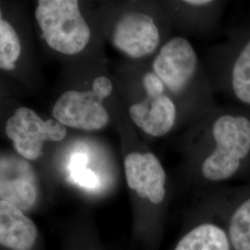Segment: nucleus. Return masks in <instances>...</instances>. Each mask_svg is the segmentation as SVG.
<instances>
[{"mask_svg": "<svg viewBox=\"0 0 250 250\" xmlns=\"http://www.w3.org/2000/svg\"><path fill=\"white\" fill-rule=\"evenodd\" d=\"M128 188L155 206H162L168 194L167 173L161 161L151 152L129 153L124 161Z\"/></svg>", "mask_w": 250, "mask_h": 250, "instance_id": "nucleus-9", "label": "nucleus"}, {"mask_svg": "<svg viewBox=\"0 0 250 250\" xmlns=\"http://www.w3.org/2000/svg\"><path fill=\"white\" fill-rule=\"evenodd\" d=\"M192 153L194 176L212 189L250 178V109L216 107L199 127Z\"/></svg>", "mask_w": 250, "mask_h": 250, "instance_id": "nucleus-1", "label": "nucleus"}, {"mask_svg": "<svg viewBox=\"0 0 250 250\" xmlns=\"http://www.w3.org/2000/svg\"><path fill=\"white\" fill-rule=\"evenodd\" d=\"M0 201H6L22 211L36 204L37 192L33 183L24 179L1 178Z\"/></svg>", "mask_w": 250, "mask_h": 250, "instance_id": "nucleus-13", "label": "nucleus"}, {"mask_svg": "<svg viewBox=\"0 0 250 250\" xmlns=\"http://www.w3.org/2000/svg\"><path fill=\"white\" fill-rule=\"evenodd\" d=\"M216 86L250 109V24L232 29L218 48Z\"/></svg>", "mask_w": 250, "mask_h": 250, "instance_id": "nucleus-5", "label": "nucleus"}, {"mask_svg": "<svg viewBox=\"0 0 250 250\" xmlns=\"http://www.w3.org/2000/svg\"><path fill=\"white\" fill-rule=\"evenodd\" d=\"M88 162V158L83 153H76L72 156L71 160V170L72 173L76 172L78 170H83L86 167V164Z\"/></svg>", "mask_w": 250, "mask_h": 250, "instance_id": "nucleus-16", "label": "nucleus"}, {"mask_svg": "<svg viewBox=\"0 0 250 250\" xmlns=\"http://www.w3.org/2000/svg\"><path fill=\"white\" fill-rule=\"evenodd\" d=\"M152 72L177 102L196 95L206 107L214 109L212 92L208 83H200L199 60L188 39L175 36L161 45L153 60Z\"/></svg>", "mask_w": 250, "mask_h": 250, "instance_id": "nucleus-2", "label": "nucleus"}, {"mask_svg": "<svg viewBox=\"0 0 250 250\" xmlns=\"http://www.w3.org/2000/svg\"><path fill=\"white\" fill-rule=\"evenodd\" d=\"M36 224L24 211L0 201V245L8 250H33L38 239Z\"/></svg>", "mask_w": 250, "mask_h": 250, "instance_id": "nucleus-11", "label": "nucleus"}, {"mask_svg": "<svg viewBox=\"0 0 250 250\" xmlns=\"http://www.w3.org/2000/svg\"><path fill=\"white\" fill-rule=\"evenodd\" d=\"M5 132L23 159L36 161L43 154L45 141H62L67 135V127L56 119L44 121L34 109L21 107L8 119Z\"/></svg>", "mask_w": 250, "mask_h": 250, "instance_id": "nucleus-7", "label": "nucleus"}, {"mask_svg": "<svg viewBox=\"0 0 250 250\" xmlns=\"http://www.w3.org/2000/svg\"><path fill=\"white\" fill-rule=\"evenodd\" d=\"M21 46L18 34L9 21L0 20V68L3 71H12L20 59Z\"/></svg>", "mask_w": 250, "mask_h": 250, "instance_id": "nucleus-14", "label": "nucleus"}, {"mask_svg": "<svg viewBox=\"0 0 250 250\" xmlns=\"http://www.w3.org/2000/svg\"><path fill=\"white\" fill-rule=\"evenodd\" d=\"M73 179L84 188H94L99 185V178L95 172L86 168L72 173Z\"/></svg>", "mask_w": 250, "mask_h": 250, "instance_id": "nucleus-15", "label": "nucleus"}, {"mask_svg": "<svg viewBox=\"0 0 250 250\" xmlns=\"http://www.w3.org/2000/svg\"><path fill=\"white\" fill-rule=\"evenodd\" d=\"M230 188L210 190L172 250H231L226 229Z\"/></svg>", "mask_w": 250, "mask_h": 250, "instance_id": "nucleus-4", "label": "nucleus"}, {"mask_svg": "<svg viewBox=\"0 0 250 250\" xmlns=\"http://www.w3.org/2000/svg\"><path fill=\"white\" fill-rule=\"evenodd\" d=\"M36 19L45 43L59 53L79 54L89 43L91 30L76 0H40Z\"/></svg>", "mask_w": 250, "mask_h": 250, "instance_id": "nucleus-3", "label": "nucleus"}, {"mask_svg": "<svg viewBox=\"0 0 250 250\" xmlns=\"http://www.w3.org/2000/svg\"><path fill=\"white\" fill-rule=\"evenodd\" d=\"M112 91L113 84L106 76L97 77L91 90L66 91L54 104V119L72 129L85 132L100 131L109 122L108 112L102 102Z\"/></svg>", "mask_w": 250, "mask_h": 250, "instance_id": "nucleus-6", "label": "nucleus"}, {"mask_svg": "<svg viewBox=\"0 0 250 250\" xmlns=\"http://www.w3.org/2000/svg\"><path fill=\"white\" fill-rule=\"evenodd\" d=\"M226 229L231 250H250V181L230 188Z\"/></svg>", "mask_w": 250, "mask_h": 250, "instance_id": "nucleus-12", "label": "nucleus"}, {"mask_svg": "<svg viewBox=\"0 0 250 250\" xmlns=\"http://www.w3.org/2000/svg\"><path fill=\"white\" fill-rule=\"evenodd\" d=\"M111 42L115 48L130 59H143L159 49L161 31L150 15L128 12L117 21Z\"/></svg>", "mask_w": 250, "mask_h": 250, "instance_id": "nucleus-8", "label": "nucleus"}, {"mask_svg": "<svg viewBox=\"0 0 250 250\" xmlns=\"http://www.w3.org/2000/svg\"><path fill=\"white\" fill-rule=\"evenodd\" d=\"M129 115L144 133L152 137H162L170 133L178 123V102L168 91L146 93L142 101L130 106Z\"/></svg>", "mask_w": 250, "mask_h": 250, "instance_id": "nucleus-10", "label": "nucleus"}]
</instances>
